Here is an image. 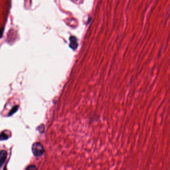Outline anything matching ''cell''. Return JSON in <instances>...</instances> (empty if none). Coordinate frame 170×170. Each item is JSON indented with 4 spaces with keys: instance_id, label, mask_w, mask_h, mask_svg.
Segmentation results:
<instances>
[{
    "instance_id": "cell-1",
    "label": "cell",
    "mask_w": 170,
    "mask_h": 170,
    "mask_svg": "<svg viewBox=\"0 0 170 170\" xmlns=\"http://www.w3.org/2000/svg\"><path fill=\"white\" fill-rule=\"evenodd\" d=\"M32 152L36 157H41L44 152V148L40 143L36 142L33 145Z\"/></svg>"
},
{
    "instance_id": "cell-2",
    "label": "cell",
    "mask_w": 170,
    "mask_h": 170,
    "mask_svg": "<svg viewBox=\"0 0 170 170\" xmlns=\"http://www.w3.org/2000/svg\"><path fill=\"white\" fill-rule=\"evenodd\" d=\"M7 155V152L5 150H2L0 151V168L5 162Z\"/></svg>"
},
{
    "instance_id": "cell-3",
    "label": "cell",
    "mask_w": 170,
    "mask_h": 170,
    "mask_svg": "<svg viewBox=\"0 0 170 170\" xmlns=\"http://www.w3.org/2000/svg\"><path fill=\"white\" fill-rule=\"evenodd\" d=\"M70 47L72 49H75L78 46V42L76 38L74 36H71L70 38Z\"/></svg>"
},
{
    "instance_id": "cell-4",
    "label": "cell",
    "mask_w": 170,
    "mask_h": 170,
    "mask_svg": "<svg viewBox=\"0 0 170 170\" xmlns=\"http://www.w3.org/2000/svg\"><path fill=\"white\" fill-rule=\"evenodd\" d=\"M8 139V136L5 133L3 132L0 134V141H4Z\"/></svg>"
},
{
    "instance_id": "cell-5",
    "label": "cell",
    "mask_w": 170,
    "mask_h": 170,
    "mask_svg": "<svg viewBox=\"0 0 170 170\" xmlns=\"http://www.w3.org/2000/svg\"><path fill=\"white\" fill-rule=\"evenodd\" d=\"M18 106H16L14 107V108L12 109L11 110V111L9 113V116H11V115H12L13 114L15 113L16 112V111L18 110Z\"/></svg>"
},
{
    "instance_id": "cell-6",
    "label": "cell",
    "mask_w": 170,
    "mask_h": 170,
    "mask_svg": "<svg viewBox=\"0 0 170 170\" xmlns=\"http://www.w3.org/2000/svg\"><path fill=\"white\" fill-rule=\"evenodd\" d=\"M38 130L40 132V133H44V125H41L38 126Z\"/></svg>"
},
{
    "instance_id": "cell-7",
    "label": "cell",
    "mask_w": 170,
    "mask_h": 170,
    "mask_svg": "<svg viewBox=\"0 0 170 170\" xmlns=\"http://www.w3.org/2000/svg\"><path fill=\"white\" fill-rule=\"evenodd\" d=\"M26 170H37V168L35 165H30L27 167Z\"/></svg>"
}]
</instances>
